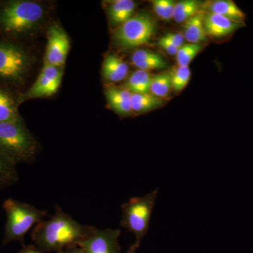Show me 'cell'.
Wrapping results in <instances>:
<instances>
[{"label": "cell", "instance_id": "4316f807", "mask_svg": "<svg viewBox=\"0 0 253 253\" xmlns=\"http://www.w3.org/2000/svg\"><path fill=\"white\" fill-rule=\"evenodd\" d=\"M161 38L165 41L169 42V44H172L173 46H176L178 49H179L184 44V38L183 35L168 33Z\"/></svg>", "mask_w": 253, "mask_h": 253}, {"label": "cell", "instance_id": "7a4b0ae2", "mask_svg": "<svg viewBox=\"0 0 253 253\" xmlns=\"http://www.w3.org/2000/svg\"><path fill=\"white\" fill-rule=\"evenodd\" d=\"M45 15L44 6L36 1L13 0L0 6V31L11 36L33 31Z\"/></svg>", "mask_w": 253, "mask_h": 253}, {"label": "cell", "instance_id": "30bf717a", "mask_svg": "<svg viewBox=\"0 0 253 253\" xmlns=\"http://www.w3.org/2000/svg\"><path fill=\"white\" fill-rule=\"evenodd\" d=\"M71 43L67 33L59 25H53L47 32L44 64L62 68L67 59Z\"/></svg>", "mask_w": 253, "mask_h": 253}, {"label": "cell", "instance_id": "9a60e30c", "mask_svg": "<svg viewBox=\"0 0 253 253\" xmlns=\"http://www.w3.org/2000/svg\"><path fill=\"white\" fill-rule=\"evenodd\" d=\"M204 13L200 11L184 22L183 37L191 44H200L207 39L204 28Z\"/></svg>", "mask_w": 253, "mask_h": 253}, {"label": "cell", "instance_id": "4dcf8cb0", "mask_svg": "<svg viewBox=\"0 0 253 253\" xmlns=\"http://www.w3.org/2000/svg\"><path fill=\"white\" fill-rule=\"evenodd\" d=\"M77 246H73V247L70 248V252L69 253H84V251H83L81 249H80L79 247L76 248Z\"/></svg>", "mask_w": 253, "mask_h": 253}, {"label": "cell", "instance_id": "7c38bea8", "mask_svg": "<svg viewBox=\"0 0 253 253\" xmlns=\"http://www.w3.org/2000/svg\"><path fill=\"white\" fill-rule=\"evenodd\" d=\"M131 93L126 89L109 87L106 96L111 109L121 116H129L132 113L131 105Z\"/></svg>", "mask_w": 253, "mask_h": 253}, {"label": "cell", "instance_id": "7402d4cb", "mask_svg": "<svg viewBox=\"0 0 253 253\" xmlns=\"http://www.w3.org/2000/svg\"><path fill=\"white\" fill-rule=\"evenodd\" d=\"M18 179L16 165L0 152V189L9 187L15 184Z\"/></svg>", "mask_w": 253, "mask_h": 253}, {"label": "cell", "instance_id": "ba28073f", "mask_svg": "<svg viewBox=\"0 0 253 253\" xmlns=\"http://www.w3.org/2000/svg\"><path fill=\"white\" fill-rule=\"evenodd\" d=\"M63 68L44 65L34 84L18 96V104L27 100L49 97L57 92L62 81Z\"/></svg>", "mask_w": 253, "mask_h": 253}, {"label": "cell", "instance_id": "83f0119b", "mask_svg": "<svg viewBox=\"0 0 253 253\" xmlns=\"http://www.w3.org/2000/svg\"><path fill=\"white\" fill-rule=\"evenodd\" d=\"M158 44L162 49L166 50L168 54L170 55H176L178 51V48L173 46L172 44H169L168 42L165 41L162 38H160L158 41Z\"/></svg>", "mask_w": 253, "mask_h": 253}, {"label": "cell", "instance_id": "484cf974", "mask_svg": "<svg viewBox=\"0 0 253 253\" xmlns=\"http://www.w3.org/2000/svg\"><path fill=\"white\" fill-rule=\"evenodd\" d=\"M153 6L156 14L164 20H170L173 17L175 3L171 0H154Z\"/></svg>", "mask_w": 253, "mask_h": 253}, {"label": "cell", "instance_id": "e0dca14e", "mask_svg": "<svg viewBox=\"0 0 253 253\" xmlns=\"http://www.w3.org/2000/svg\"><path fill=\"white\" fill-rule=\"evenodd\" d=\"M136 3L131 0H117L108 7V16L113 25H121L132 17Z\"/></svg>", "mask_w": 253, "mask_h": 253}, {"label": "cell", "instance_id": "6da1fadb", "mask_svg": "<svg viewBox=\"0 0 253 253\" xmlns=\"http://www.w3.org/2000/svg\"><path fill=\"white\" fill-rule=\"evenodd\" d=\"M95 227L83 225L56 206L54 215L43 219L34 226L31 238L38 249L44 252L62 253L67 248L77 246L78 242L90 234Z\"/></svg>", "mask_w": 253, "mask_h": 253}, {"label": "cell", "instance_id": "277c9868", "mask_svg": "<svg viewBox=\"0 0 253 253\" xmlns=\"http://www.w3.org/2000/svg\"><path fill=\"white\" fill-rule=\"evenodd\" d=\"M3 208L6 214L4 244L14 241H23L26 233L42 221L47 214L46 211L12 199H6Z\"/></svg>", "mask_w": 253, "mask_h": 253}, {"label": "cell", "instance_id": "3957f363", "mask_svg": "<svg viewBox=\"0 0 253 253\" xmlns=\"http://www.w3.org/2000/svg\"><path fill=\"white\" fill-rule=\"evenodd\" d=\"M37 151L36 139L23 121L0 123V152L11 163L30 162Z\"/></svg>", "mask_w": 253, "mask_h": 253}, {"label": "cell", "instance_id": "44dd1931", "mask_svg": "<svg viewBox=\"0 0 253 253\" xmlns=\"http://www.w3.org/2000/svg\"><path fill=\"white\" fill-rule=\"evenodd\" d=\"M200 2L194 0L181 1L174 6L173 17L176 23L186 22L200 12Z\"/></svg>", "mask_w": 253, "mask_h": 253}, {"label": "cell", "instance_id": "d6986e66", "mask_svg": "<svg viewBox=\"0 0 253 253\" xmlns=\"http://www.w3.org/2000/svg\"><path fill=\"white\" fill-rule=\"evenodd\" d=\"M153 76L148 71L138 69L129 75L126 83V89L131 93H150V85Z\"/></svg>", "mask_w": 253, "mask_h": 253}, {"label": "cell", "instance_id": "1f68e13d", "mask_svg": "<svg viewBox=\"0 0 253 253\" xmlns=\"http://www.w3.org/2000/svg\"><path fill=\"white\" fill-rule=\"evenodd\" d=\"M63 253V252L62 253Z\"/></svg>", "mask_w": 253, "mask_h": 253}, {"label": "cell", "instance_id": "ac0fdd59", "mask_svg": "<svg viewBox=\"0 0 253 253\" xmlns=\"http://www.w3.org/2000/svg\"><path fill=\"white\" fill-rule=\"evenodd\" d=\"M18 103L8 91L0 88V123L21 122Z\"/></svg>", "mask_w": 253, "mask_h": 253}, {"label": "cell", "instance_id": "f546056e", "mask_svg": "<svg viewBox=\"0 0 253 253\" xmlns=\"http://www.w3.org/2000/svg\"><path fill=\"white\" fill-rule=\"evenodd\" d=\"M139 248V246H136L134 243V244L131 245L130 247L129 248L126 253H136V251Z\"/></svg>", "mask_w": 253, "mask_h": 253}, {"label": "cell", "instance_id": "f1b7e54d", "mask_svg": "<svg viewBox=\"0 0 253 253\" xmlns=\"http://www.w3.org/2000/svg\"><path fill=\"white\" fill-rule=\"evenodd\" d=\"M18 253H41L39 251L35 249L33 246H28L21 250Z\"/></svg>", "mask_w": 253, "mask_h": 253}, {"label": "cell", "instance_id": "8fae6325", "mask_svg": "<svg viewBox=\"0 0 253 253\" xmlns=\"http://www.w3.org/2000/svg\"><path fill=\"white\" fill-rule=\"evenodd\" d=\"M204 23L207 36L215 38L230 36L245 25L244 23L234 22L220 15L211 13L205 15Z\"/></svg>", "mask_w": 253, "mask_h": 253}, {"label": "cell", "instance_id": "9c48e42d", "mask_svg": "<svg viewBox=\"0 0 253 253\" xmlns=\"http://www.w3.org/2000/svg\"><path fill=\"white\" fill-rule=\"evenodd\" d=\"M121 229H100L94 231L77 244L84 253H121L119 238Z\"/></svg>", "mask_w": 253, "mask_h": 253}, {"label": "cell", "instance_id": "8992f818", "mask_svg": "<svg viewBox=\"0 0 253 253\" xmlns=\"http://www.w3.org/2000/svg\"><path fill=\"white\" fill-rule=\"evenodd\" d=\"M31 64V58L24 48L11 42L0 41V81L22 84Z\"/></svg>", "mask_w": 253, "mask_h": 253}, {"label": "cell", "instance_id": "ffe728a7", "mask_svg": "<svg viewBox=\"0 0 253 253\" xmlns=\"http://www.w3.org/2000/svg\"><path fill=\"white\" fill-rule=\"evenodd\" d=\"M163 100L151 93L136 94L131 93V105L132 112L144 113L162 106Z\"/></svg>", "mask_w": 253, "mask_h": 253}, {"label": "cell", "instance_id": "52a82bcc", "mask_svg": "<svg viewBox=\"0 0 253 253\" xmlns=\"http://www.w3.org/2000/svg\"><path fill=\"white\" fill-rule=\"evenodd\" d=\"M156 31V23L150 15L139 14L121 24L115 32L113 39L123 49H130L148 44Z\"/></svg>", "mask_w": 253, "mask_h": 253}, {"label": "cell", "instance_id": "603a6c76", "mask_svg": "<svg viewBox=\"0 0 253 253\" xmlns=\"http://www.w3.org/2000/svg\"><path fill=\"white\" fill-rule=\"evenodd\" d=\"M172 88L169 73H161L153 76L150 85V93L156 97L162 99L169 94Z\"/></svg>", "mask_w": 253, "mask_h": 253}, {"label": "cell", "instance_id": "5b68a950", "mask_svg": "<svg viewBox=\"0 0 253 253\" xmlns=\"http://www.w3.org/2000/svg\"><path fill=\"white\" fill-rule=\"evenodd\" d=\"M158 193L155 189L142 197L131 198L121 206V226L134 234V244L139 247L149 230Z\"/></svg>", "mask_w": 253, "mask_h": 253}, {"label": "cell", "instance_id": "d4e9b609", "mask_svg": "<svg viewBox=\"0 0 253 253\" xmlns=\"http://www.w3.org/2000/svg\"><path fill=\"white\" fill-rule=\"evenodd\" d=\"M171 76L172 88L175 91H180L186 87L191 78L189 66H179L173 68L169 73Z\"/></svg>", "mask_w": 253, "mask_h": 253}, {"label": "cell", "instance_id": "cb8c5ba5", "mask_svg": "<svg viewBox=\"0 0 253 253\" xmlns=\"http://www.w3.org/2000/svg\"><path fill=\"white\" fill-rule=\"evenodd\" d=\"M203 46L201 44H183L178 49L176 53V61L178 66H189L190 63L196 57V55L199 54L202 49Z\"/></svg>", "mask_w": 253, "mask_h": 253}, {"label": "cell", "instance_id": "5bb4252c", "mask_svg": "<svg viewBox=\"0 0 253 253\" xmlns=\"http://www.w3.org/2000/svg\"><path fill=\"white\" fill-rule=\"evenodd\" d=\"M131 62L139 70L148 71L167 66V63L161 55L146 49H137L131 56Z\"/></svg>", "mask_w": 253, "mask_h": 253}, {"label": "cell", "instance_id": "4fadbf2b", "mask_svg": "<svg viewBox=\"0 0 253 253\" xmlns=\"http://www.w3.org/2000/svg\"><path fill=\"white\" fill-rule=\"evenodd\" d=\"M127 64L116 55L109 54L105 57L102 66L103 76L111 83H118L127 77Z\"/></svg>", "mask_w": 253, "mask_h": 253}, {"label": "cell", "instance_id": "2e32d148", "mask_svg": "<svg viewBox=\"0 0 253 253\" xmlns=\"http://www.w3.org/2000/svg\"><path fill=\"white\" fill-rule=\"evenodd\" d=\"M211 14L220 15L231 21L239 23H244L246 14L235 2L230 0H218L212 1L208 7Z\"/></svg>", "mask_w": 253, "mask_h": 253}]
</instances>
